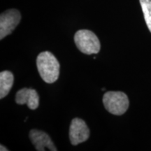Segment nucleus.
<instances>
[{
	"label": "nucleus",
	"mask_w": 151,
	"mask_h": 151,
	"mask_svg": "<svg viewBox=\"0 0 151 151\" xmlns=\"http://www.w3.org/2000/svg\"><path fill=\"white\" fill-rule=\"evenodd\" d=\"M37 67L41 78L47 83H55L59 78L60 63L50 52L44 51L39 54Z\"/></svg>",
	"instance_id": "1"
},
{
	"label": "nucleus",
	"mask_w": 151,
	"mask_h": 151,
	"mask_svg": "<svg viewBox=\"0 0 151 151\" xmlns=\"http://www.w3.org/2000/svg\"><path fill=\"white\" fill-rule=\"evenodd\" d=\"M103 104L109 113L121 116L127 111L129 101L127 94L122 92H107L103 96Z\"/></svg>",
	"instance_id": "2"
},
{
	"label": "nucleus",
	"mask_w": 151,
	"mask_h": 151,
	"mask_svg": "<svg viewBox=\"0 0 151 151\" xmlns=\"http://www.w3.org/2000/svg\"><path fill=\"white\" fill-rule=\"evenodd\" d=\"M74 41L78 50L86 55L98 53L101 48L98 37L88 29L78 30L74 35Z\"/></svg>",
	"instance_id": "3"
},
{
	"label": "nucleus",
	"mask_w": 151,
	"mask_h": 151,
	"mask_svg": "<svg viewBox=\"0 0 151 151\" xmlns=\"http://www.w3.org/2000/svg\"><path fill=\"white\" fill-rule=\"evenodd\" d=\"M21 20V15L16 9H9L0 16V39L11 35Z\"/></svg>",
	"instance_id": "4"
},
{
	"label": "nucleus",
	"mask_w": 151,
	"mask_h": 151,
	"mask_svg": "<svg viewBox=\"0 0 151 151\" xmlns=\"http://www.w3.org/2000/svg\"><path fill=\"white\" fill-rule=\"evenodd\" d=\"M90 137V129L84 120L76 118L71 121L69 127V139L73 146L87 141Z\"/></svg>",
	"instance_id": "5"
},
{
	"label": "nucleus",
	"mask_w": 151,
	"mask_h": 151,
	"mask_svg": "<svg viewBox=\"0 0 151 151\" xmlns=\"http://www.w3.org/2000/svg\"><path fill=\"white\" fill-rule=\"evenodd\" d=\"M29 139L38 151H44L46 148L51 151L58 150L51 139L46 132L38 129H32L29 132Z\"/></svg>",
	"instance_id": "6"
},
{
	"label": "nucleus",
	"mask_w": 151,
	"mask_h": 151,
	"mask_svg": "<svg viewBox=\"0 0 151 151\" xmlns=\"http://www.w3.org/2000/svg\"><path fill=\"white\" fill-rule=\"evenodd\" d=\"M16 102L20 105L27 104L29 109L35 110L39 105V96L35 90L22 88L17 92Z\"/></svg>",
	"instance_id": "7"
},
{
	"label": "nucleus",
	"mask_w": 151,
	"mask_h": 151,
	"mask_svg": "<svg viewBox=\"0 0 151 151\" xmlns=\"http://www.w3.org/2000/svg\"><path fill=\"white\" fill-rule=\"evenodd\" d=\"M14 82V74L9 71L0 73V99L8 95Z\"/></svg>",
	"instance_id": "8"
},
{
	"label": "nucleus",
	"mask_w": 151,
	"mask_h": 151,
	"mask_svg": "<svg viewBox=\"0 0 151 151\" xmlns=\"http://www.w3.org/2000/svg\"><path fill=\"white\" fill-rule=\"evenodd\" d=\"M147 27L151 32V0H139Z\"/></svg>",
	"instance_id": "9"
},
{
	"label": "nucleus",
	"mask_w": 151,
	"mask_h": 151,
	"mask_svg": "<svg viewBox=\"0 0 151 151\" xmlns=\"http://www.w3.org/2000/svg\"><path fill=\"white\" fill-rule=\"evenodd\" d=\"M0 150L1 151H8L9 150L7 148H6L2 144H1V146H0Z\"/></svg>",
	"instance_id": "10"
}]
</instances>
